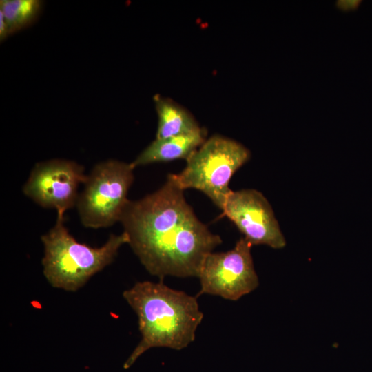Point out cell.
I'll return each mask as SVG.
<instances>
[{
  "label": "cell",
  "instance_id": "obj_1",
  "mask_svg": "<svg viewBox=\"0 0 372 372\" xmlns=\"http://www.w3.org/2000/svg\"><path fill=\"white\" fill-rule=\"evenodd\" d=\"M120 222L141 263L161 280L167 276L198 277L205 257L222 243L169 175L156 191L129 200Z\"/></svg>",
  "mask_w": 372,
  "mask_h": 372
},
{
  "label": "cell",
  "instance_id": "obj_2",
  "mask_svg": "<svg viewBox=\"0 0 372 372\" xmlns=\"http://www.w3.org/2000/svg\"><path fill=\"white\" fill-rule=\"evenodd\" d=\"M138 317L141 339L123 364L128 369L154 347L180 350L192 342L203 318L197 297L167 287L162 280L138 282L123 293Z\"/></svg>",
  "mask_w": 372,
  "mask_h": 372
},
{
  "label": "cell",
  "instance_id": "obj_3",
  "mask_svg": "<svg viewBox=\"0 0 372 372\" xmlns=\"http://www.w3.org/2000/svg\"><path fill=\"white\" fill-rule=\"evenodd\" d=\"M64 221V214H57L54 225L41 237L44 247L43 272L52 287L76 291L113 262L119 249L128 243V238L124 231L111 234L104 245L93 247L78 242Z\"/></svg>",
  "mask_w": 372,
  "mask_h": 372
},
{
  "label": "cell",
  "instance_id": "obj_4",
  "mask_svg": "<svg viewBox=\"0 0 372 372\" xmlns=\"http://www.w3.org/2000/svg\"><path fill=\"white\" fill-rule=\"evenodd\" d=\"M249 158L250 152L243 145L215 134L190 155L180 173L168 175L183 190L201 192L222 210L232 191L229 186L231 177Z\"/></svg>",
  "mask_w": 372,
  "mask_h": 372
},
{
  "label": "cell",
  "instance_id": "obj_5",
  "mask_svg": "<svg viewBox=\"0 0 372 372\" xmlns=\"http://www.w3.org/2000/svg\"><path fill=\"white\" fill-rule=\"evenodd\" d=\"M135 167L114 159L96 164L87 175L76 207L83 226L99 229L120 222L129 202Z\"/></svg>",
  "mask_w": 372,
  "mask_h": 372
},
{
  "label": "cell",
  "instance_id": "obj_6",
  "mask_svg": "<svg viewBox=\"0 0 372 372\" xmlns=\"http://www.w3.org/2000/svg\"><path fill=\"white\" fill-rule=\"evenodd\" d=\"M251 247L242 237L229 251L209 253L198 276L200 289L197 296L209 294L236 301L255 290L259 281L251 254Z\"/></svg>",
  "mask_w": 372,
  "mask_h": 372
},
{
  "label": "cell",
  "instance_id": "obj_7",
  "mask_svg": "<svg viewBox=\"0 0 372 372\" xmlns=\"http://www.w3.org/2000/svg\"><path fill=\"white\" fill-rule=\"evenodd\" d=\"M87 175L84 167L74 161L50 159L35 164L22 190L38 205L65 214L76 205L79 185Z\"/></svg>",
  "mask_w": 372,
  "mask_h": 372
},
{
  "label": "cell",
  "instance_id": "obj_8",
  "mask_svg": "<svg viewBox=\"0 0 372 372\" xmlns=\"http://www.w3.org/2000/svg\"><path fill=\"white\" fill-rule=\"evenodd\" d=\"M222 211L252 246L265 245L273 249L285 246L271 206L261 192L252 189L232 190Z\"/></svg>",
  "mask_w": 372,
  "mask_h": 372
},
{
  "label": "cell",
  "instance_id": "obj_9",
  "mask_svg": "<svg viewBox=\"0 0 372 372\" xmlns=\"http://www.w3.org/2000/svg\"><path fill=\"white\" fill-rule=\"evenodd\" d=\"M201 127L192 133L163 139H155L132 162L135 167L178 159L187 160L207 139Z\"/></svg>",
  "mask_w": 372,
  "mask_h": 372
},
{
  "label": "cell",
  "instance_id": "obj_10",
  "mask_svg": "<svg viewBox=\"0 0 372 372\" xmlns=\"http://www.w3.org/2000/svg\"><path fill=\"white\" fill-rule=\"evenodd\" d=\"M154 101L158 116L156 139L186 134L201 128L187 109L171 99L156 94Z\"/></svg>",
  "mask_w": 372,
  "mask_h": 372
},
{
  "label": "cell",
  "instance_id": "obj_11",
  "mask_svg": "<svg viewBox=\"0 0 372 372\" xmlns=\"http://www.w3.org/2000/svg\"><path fill=\"white\" fill-rule=\"evenodd\" d=\"M0 2V12L5 17L8 34L32 24L41 8V1L38 0H1Z\"/></svg>",
  "mask_w": 372,
  "mask_h": 372
},
{
  "label": "cell",
  "instance_id": "obj_12",
  "mask_svg": "<svg viewBox=\"0 0 372 372\" xmlns=\"http://www.w3.org/2000/svg\"><path fill=\"white\" fill-rule=\"evenodd\" d=\"M8 34V25L5 17L1 12H0V38L1 41L3 40Z\"/></svg>",
  "mask_w": 372,
  "mask_h": 372
}]
</instances>
